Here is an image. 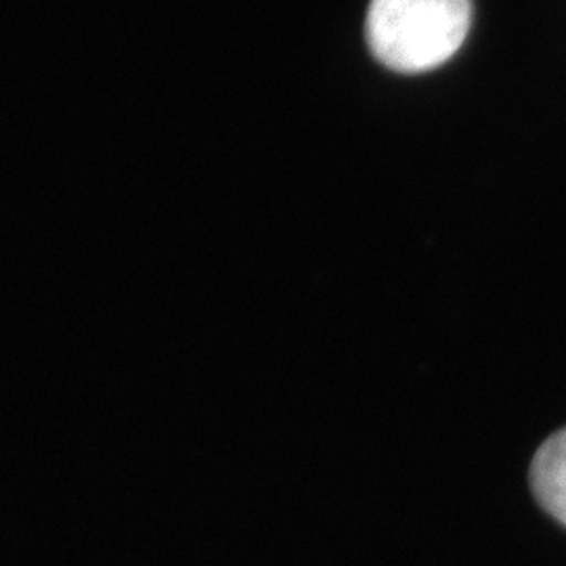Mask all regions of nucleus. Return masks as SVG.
<instances>
[{"label": "nucleus", "instance_id": "1", "mask_svg": "<svg viewBox=\"0 0 566 566\" xmlns=\"http://www.w3.org/2000/svg\"><path fill=\"white\" fill-rule=\"evenodd\" d=\"M470 21L472 0H371L367 42L386 67L420 74L460 51Z\"/></svg>", "mask_w": 566, "mask_h": 566}, {"label": "nucleus", "instance_id": "2", "mask_svg": "<svg viewBox=\"0 0 566 566\" xmlns=\"http://www.w3.org/2000/svg\"><path fill=\"white\" fill-rule=\"evenodd\" d=\"M531 486L537 502L566 525V428L537 451L531 465Z\"/></svg>", "mask_w": 566, "mask_h": 566}]
</instances>
